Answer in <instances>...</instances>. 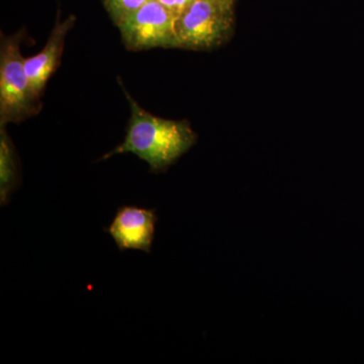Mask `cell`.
I'll return each instance as SVG.
<instances>
[{"label":"cell","mask_w":364,"mask_h":364,"mask_svg":"<svg viewBox=\"0 0 364 364\" xmlns=\"http://www.w3.org/2000/svg\"><path fill=\"white\" fill-rule=\"evenodd\" d=\"M176 20L159 0H147L117 23L124 45L134 51L177 47Z\"/></svg>","instance_id":"277c9868"},{"label":"cell","mask_w":364,"mask_h":364,"mask_svg":"<svg viewBox=\"0 0 364 364\" xmlns=\"http://www.w3.org/2000/svg\"><path fill=\"white\" fill-rule=\"evenodd\" d=\"M20 184L18 157L14 144L6 131L0 126V205L4 207Z\"/></svg>","instance_id":"52a82bcc"},{"label":"cell","mask_w":364,"mask_h":364,"mask_svg":"<svg viewBox=\"0 0 364 364\" xmlns=\"http://www.w3.org/2000/svg\"><path fill=\"white\" fill-rule=\"evenodd\" d=\"M158 215L155 208H143L136 205H122L117 210L107 232L119 251H152Z\"/></svg>","instance_id":"5b68a950"},{"label":"cell","mask_w":364,"mask_h":364,"mask_svg":"<svg viewBox=\"0 0 364 364\" xmlns=\"http://www.w3.org/2000/svg\"><path fill=\"white\" fill-rule=\"evenodd\" d=\"M235 0H193L176 20L177 47L219 44L233 23Z\"/></svg>","instance_id":"3957f363"},{"label":"cell","mask_w":364,"mask_h":364,"mask_svg":"<svg viewBox=\"0 0 364 364\" xmlns=\"http://www.w3.org/2000/svg\"><path fill=\"white\" fill-rule=\"evenodd\" d=\"M146 1L147 0H105V4L112 20L117 23L140 9Z\"/></svg>","instance_id":"ba28073f"},{"label":"cell","mask_w":364,"mask_h":364,"mask_svg":"<svg viewBox=\"0 0 364 364\" xmlns=\"http://www.w3.org/2000/svg\"><path fill=\"white\" fill-rule=\"evenodd\" d=\"M160 2L166 7L167 9H169L176 18H178L181 16L182 11L186 9V6L191 4L193 0H159Z\"/></svg>","instance_id":"9c48e42d"},{"label":"cell","mask_w":364,"mask_h":364,"mask_svg":"<svg viewBox=\"0 0 364 364\" xmlns=\"http://www.w3.org/2000/svg\"><path fill=\"white\" fill-rule=\"evenodd\" d=\"M75 21V16H71L62 23H57L44 49L36 56L26 58V73L36 97L40 98L48 80L58 67L67 33L73 28Z\"/></svg>","instance_id":"8992f818"},{"label":"cell","mask_w":364,"mask_h":364,"mask_svg":"<svg viewBox=\"0 0 364 364\" xmlns=\"http://www.w3.org/2000/svg\"><path fill=\"white\" fill-rule=\"evenodd\" d=\"M131 107V119L123 142L102 160L114 155L133 153L147 162L152 172L165 171L195 144L196 136L188 124L154 116L142 109L124 90Z\"/></svg>","instance_id":"6da1fadb"},{"label":"cell","mask_w":364,"mask_h":364,"mask_svg":"<svg viewBox=\"0 0 364 364\" xmlns=\"http://www.w3.org/2000/svg\"><path fill=\"white\" fill-rule=\"evenodd\" d=\"M23 33L1 36L0 46V126L18 123L37 114L40 98L36 97L26 73L21 52Z\"/></svg>","instance_id":"7a4b0ae2"}]
</instances>
